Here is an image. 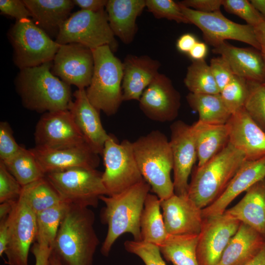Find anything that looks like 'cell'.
Listing matches in <instances>:
<instances>
[{
	"instance_id": "6da1fadb",
	"label": "cell",
	"mask_w": 265,
	"mask_h": 265,
	"mask_svg": "<svg viewBox=\"0 0 265 265\" xmlns=\"http://www.w3.org/2000/svg\"><path fill=\"white\" fill-rule=\"evenodd\" d=\"M89 208L70 204L63 217L52 251L62 265H92L99 244Z\"/></svg>"
},
{
	"instance_id": "7a4b0ae2",
	"label": "cell",
	"mask_w": 265,
	"mask_h": 265,
	"mask_svg": "<svg viewBox=\"0 0 265 265\" xmlns=\"http://www.w3.org/2000/svg\"><path fill=\"white\" fill-rule=\"evenodd\" d=\"M150 189L144 180L119 193L100 197L106 205L101 212V220L108 227L101 248L103 256H108L115 241L124 233L131 234L135 241H142L140 220Z\"/></svg>"
},
{
	"instance_id": "3957f363",
	"label": "cell",
	"mask_w": 265,
	"mask_h": 265,
	"mask_svg": "<svg viewBox=\"0 0 265 265\" xmlns=\"http://www.w3.org/2000/svg\"><path fill=\"white\" fill-rule=\"evenodd\" d=\"M52 65L53 61L20 70L15 85L26 108L44 113L68 109L70 85L52 73Z\"/></svg>"
},
{
	"instance_id": "277c9868",
	"label": "cell",
	"mask_w": 265,
	"mask_h": 265,
	"mask_svg": "<svg viewBox=\"0 0 265 265\" xmlns=\"http://www.w3.org/2000/svg\"><path fill=\"white\" fill-rule=\"evenodd\" d=\"M247 160L244 155L230 143L193 172L187 195L200 209L210 205L225 190Z\"/></svg>"
},
{
	"instance_id": "5b68a950",
	"label": "cell",
	"mask_w": 265,
	"mask_h": 265,
	"mask_svg": "<svg viewBox=\"0 0 265 265\" xmlns=\"http://www.w3.org/2000/svg\"><path fill=\"white\" fill-rule=\"evenodd\" d=\"M133 153L144 180L160 200L174 195L170 173L173 168L169 141L159 130L152 131L132 142Z\"/></svg>"
},
{
	"instance_id": "8992f818",
	"label": "cell",
	"mask_w": 265,
	"mask_h": 265,
	"mask_svg": "<svg viewBox=\"0 0 265 265\" xmlns=\"http://www.w3.org/2000/svg\"><path fill=\"white\" fill-rule=\"evenodd\" d=\"M94 67L90 85L85 89L92 105L106 115L115 114L123 102V62L109 46L92 50Z\"/></svg>"
},
{
	"instance_id": "52a82bcc",
	"label": "cell",
	"mask_w": 265,
	"mask_h": 265,
	"mask_svg": "<svg viewBox=\"0 0 265 265\" xmlns=\"http://www.w3.org/2000/svg\"><path fill=\"white\" fill-rule=\"evenodd\" d=\"M8 36L14 62L20 70L53 61L60 45L30 18L16 21Z\"/></svg>"
},
{
	"instance_id": "ba28073f",
	"label": "cell",
	"mask_w": 265,
	"mask_h": 265,
	"mask_svg": "<svg viewBox=\"0 0 265 265\" xmlns=\"http://www.w3.org/2000/svg\"><path fill=\"white\" fill-rule=\"evenodd\" d=\"M55 41L59 45L80 44L91 50L107 45L113 53L118 47L105 9L97 12L80 10L71 14L60 26Z\"/></svg>"
},
{
	"instance_id": "9c48e42d",
	"label": "cell",
	"mask_w": 265,
	"mask_h": 265,
	"mask_svg": "<svg viewBox=\"0 0 265 265\" xmlns=\"http://www.w3.org/2000/svg\"><path fill=\"white\" fill-rule=\"evenodd\" d=\"M102 175L103 172L96 169L75 167L49 172L45 176L63 201L76 206L96 208L100 197L106 195Z\"/></svg>"
},
{
	"instance_id": "30bf717a",
	"label": "cell",
	"mask_w": 265,
	"mask_h": 265,
	"mask_svg": "<svg viewBox=\"0 0 265 265\" xmlns=\"http://www.w3.org/2000/svg\"><path fill=\"white\" fill-rule=\"evenodd\" d=\"M102 155L105 168L102 180L106 195L119 193L144 180L135 159L132 142L124 139L119 143L109 134Z\"/></svg>"
},
{
	"instance_id": "8fae6325",
	"label": "cell",
	"mask_w": 265,
	"mask_h": 265,
	"mask_svg": "<svg viewBox=\"0 0 265 265\" xmlns=\"http://www.w3.org/2000/svg\"><path fill=\"white\" fill-rule=\"evenodd\" d=\"M179 4L190 24L195 25L201 30L207 44L214 48L226 40H234L249 44L260 51L253 26L231 21L220 10L203 13Z\"/></svg>"
},
{
	"instance_id": "7c38bea8",
	"label": "cell",
	"mask_w": 265,
	"mask_h": 265,
	"mask_svg": "<svg viewBox=\"0 0 265 265\" xmlns=\"http://www.w3.org/2000/svg\"><path fill=\"white\" fill-rule=\"evenodd\" d=\"M8 220L5 263L8 265H28L29 251L36 237V214L20 197L8 215Z\"/></svg>"
},
{
	"instance_id": "4fadbf2b",
	"label": "cell",
	"mask_w": 265,
	"mask_h": 265,
	"mask_svg": "<svg viewBox=\"0 0 265 265\" xmlns=\"http://www.w3.org/2000/svg\"><path fill=\"white\" fill-rule=\"evenodd\" d=\"M36 147L57 149L87 143L68 109L44 113L34 134Z\"/></svg>"
},
{
	"instance_id": "5bb4252c",
	"label": "cell",
	"mask_w": 265,
	"mask_h": 265,
	"mask_svg": "<svg viewBox=\"0 0 265 265\" xmlns=\"http://www.w3.org/2000/svg\"><path fill=\"white\" fill-rule=\"evenodd\" d=\"M240 224L225 212L204 218L196 247L199 265H217Z\"/></svg>"
},
{
	"instance_id": "9a60e30c",
	"label": "cell",
	"mask_w": 265,
	"mask_h": 265,
	"mask_svg": "<svg viewBox=\"0 0 265 265\" xmlns=\"http://www.w3.org/2000/svg\"><path fill=\"white\" fill-rule=\"evenodd\" d=\"M94 67L92 50L78 43L60 45L51 72L69 85L85 89L90 84Z\"/></svg>"
},
{
	"instance_id": "2e32d148",
	"label": "cell",
	"mask_w": 265,
	"mask_h": 265,
	"mask_svg": "<svg viewBox=\"0 0 265 265\" xmlns=\"http://www.w3.org/2000/svg\"><path fill=\"white\" fill-rule=\"evenodd\" d=\"M169 140L173 161L174 193L186 195L189 177L196 161L197 153L191 125L182 120L174 121L170 126Z\"/></svg>"
},
{
	"instance_id": "e0dca14e",
	"label": "cell",
	"mask_w": 265,
	"mask_h": 265,
	"mask_svg": "<svg viewBox=\"0 0 265 265\" xmlns=\"http://www.w3.org/2000/svg\"><path fill=\"white\" fill-rule=\"evenodd\" d=\"M139 106L149 119L159 122H170L178 115L181 95L169 78L159 73L143 91Z\"/></svg>"
},
{
	"instance_id": "ac0fdd59",
	"label": "cell",
	"mask_w": 265,
	"mask_h": 265,
	"mask_svg": "<svg viewBox=\"0 0 265 265\" xmlns=\"http://www.w3.org/2000/svg\"><path fill=\"white\" fill-rule=\"evenodd\" d=\"M160 207L168 235H199L204 219L202 209L187 195L174 194L160 200Z\"/></svg>"
},
{
	"instance_id": "d6986e66",
	"label": "cell",
	"mask_w": 265,
	"mask_h": 265,
	"mask_svg": "<svg viewBox=\"0 0 265 265\" xmlns=\"http://www.w3.org/2000/svg\"><path fill=\"white\" fill-rule=\"evenodd\" d=\"M226 124L229 143L243 153L247 160L265 157V132L253 121L244 107L232 113Z\"/></svg>"
},
{
	"instance_id": "ffe728a7",
	"label": "cell",
	"mask_w": 265,
	"mask_h": 265,
	"mask_svg": "<svg viewBox=\"0 0 265 265\" xmlns=\"http://www.w3.org/2000/svg\"><path fill=\"white\" fill-rule=\"evenodd\" d=\"M73 95L75 100L68 109L87 144L96 153L102 155L109 134L102 125L100 111L89 101L85 89H78Z\"/></svg>"
},
{
	"instance_id": "44dd1931",
	"label": "cell",
	"mask_w": 265,
	"mask_h": 265,
	"mask_svg": "<svg viewBox=\"0 0 265 265\" xmlns=\"http://www.w3.org/2000/svg\"><path fill=\"white\" fill-rule=\"evenodd\" d=\"M45 174L75 167L96 169L100 158L87 144L57 149H30Z\"/></svg>"
},
{
	"instance_id": "7402d4cb",
	"label": "cell",
	"mask_w": 265,
	"mask_h": 265,
	"mask_svg": "<svg viewBox=\"0 0 265 265\" xmlns=\"http://www.w3.org/2000/svg\"><path fill=\"white\" fill-rule=\"evenodd\" d=\"M265 178V157L255 160H246L221 195L202 209L203 218L223 214L237 196Z\"/></svg>"
},
{
	"instance_id": "603a6c76",
	"label": "cell",
	"mask_w": 265,
	"mask_h": 265,
	"mask_svg": "<svg viewBox=\"0 0 265 265\" xmlns=\"http://www.w3.org/2000/svg\"><path fill=\"white\" fill-rule=\"evenodd\" d=\"M160 62L148 55H127L123 62V101H139L143 91L159 73Z\"/></svg>"
},
{
	"instance_id": "cb8c5ba5",
	"label": "cell",
	"mask_w": 265,
	"mask_h": 265,
	"mask_svg": "<svg viewBox=\"0 0 265 265\" xmlns=\"http://www.w3.org/2000/svg\"><path fill=\"white\" fill-rule=\"evenodd\" d=\"M259 50L239 48L224 42L212 49L214 53L223 57L235 75L246 80L264 83L265 63Z\"/></svg>"
},
{
	"instance_id": "d4e9b609",
	"label": "cell",
	"mask_w": 265,
	"mask_h": 265,
	"mask_svg": "<svg viewBox=\"0 0 265 265\" xmlns=\"http://www.w3.org/2000/svg\"><path fill=\"white\" fill-rule=\"evenodd\" d=\"M146 7V0H108L106 6L114 36L125 44L133 41L137 30L136 19Z\"/></svg>"
},
{
	"instance_id": "484cf974",
	"label": "cell",
	"mask_w": 265,
	"mask_h": 265,
	"mask_svg": "<svg viewBox=\"0 0 265 265\" xmlns=\"http://www.w3.org/2000/svg\"><path fill=\"white\" fill-rule=\"evenodd\" d=\"M235 205L224 212L265 237V178L249 187Z\"/></svg>"
},
{
	"instance_id": "4316f807",
	"label": "cell",
	"mask_w": 265,
	"mask_h": 265,
	"mask_svg": "<svg viewBox=\"0 0 265 265\" xmlns=\"http://www.w3.org/2000/svg\"><path fill=\"white\" fill-rule=\"evenodd\" d=\"M265 244V237L248 225L241 223L231 238L217 265H245Z\"/></svg>"
},
{
	"instance_id": "83f0119b",
	"label": "cell",
	"mask_w": 265,
	"mask_h": 265,
	"mask_svg": "<svg viewBox=\"0 0 265 265\" xmlns=\"http://www.w3.org/2000/svg\"><path fill=\"white\" fill-rule=\"evenodd\" d=\"M32 21L49 34L56 37L63 23L71 15V0H23Z\"/></svg>"
},
{
	"instance_id": "f1b7e54d",
	"label": "cell",
	"mask_w": 265,
	"mask_h": 265,
	"mask_svg": "<svg viewBox=\"0 0 265 265\" xmlns=\"http://www.w3.org/2000/svg\"><path fill=\"white\" fill-rule=\"evenodd\" d=\"M198 158L201 166L220 152L229 142L226 124L215 125L199 120L191 125Z\"/></svg>"
},
{
	"instance_id": "f546056e",
	"label": "cell",
	"mask_w": 265,
	"mask_h": 265,
	"mask_svg": "<svg viewBox=\"0 0 265 265\" xmlns=\"http://www.w3.org/2000/svg\"><path fill=\"white\" fill-rule=\"evenodd\" d=\"M160 208V200L156 195L149 193L140 220L142 241L158 246L163 242L168 235Z\"/></svg>"
},
{
	"instance_id": "4dcf8cb0",
	"label": "cell",
	"mask_w": 265,
	"mask_h": 265,
	"mask_svg": "<svg viewBox=\"0 0 265 265\" xmlns=\"http://www.w3.org/2000/svg\"><path fill=\"white\" fill-rule=\"evenodd\" d=\"M198 235H167L159 247L173 265H199L196 254Z\"/></svg>"
},
{
	"instance_id": "1f68e13d",
	"label": "cell",
	"mask_w": 265,
	"mask_h": 265,
	"mask_svg": "<svg viewBox=\"0 0 265 265\" xmlns=\"http://www.w3.org/2000/svg\"><path fill=\"white\" fill-rule=\"evenodd\" d=\"M186 99L189 106L198 113L199 120L203 122L215 125L226 124L231 115L220 94L189 92Z\"/></svg>"
},
{
	"instance_id": "d6a6232c",
	"label": "cell",
	"mask_w": 265,
	"mask_h": 265,
	"mask_svg": "<svg viewBox=\"0 0 265 265\" xmlns=\"http://www.w3.org/2000/svg\"><path fill=\"white\" fill-rule=\"evenodd\" d=\"M20 197L36 214L63 201L46 176L23 186Z\"/></svg>"
},
{
	"instance_id": "836d02e7",
	"label": "cell",
	"mask_w": 265,
	"mask_h": 265,
	"mask_svg": "<svg viewBox=\"0 0 265 265\" xmlns=\"http://www.w3.org/2000/svg\"><path fill=\"white\" fill-rule=\"evenodd\" d=\"M2 162L22 186L45 177V174L30 149L22 147L14 156Z\"/></svg>"
},
{
	"instance_id": "e575fe53",
	"label": "cell",
	"mask_w": 265,
	"mask_h": 265,
	"mask_svg": "<svg viewBox=\"0 0 265 265\" xmlns=\"http://www.w3.org/2000/svg\"><path fill=\"white\" fill-rule=\"evenodd\" d=\"M69 205L63 201L36 214L37 243L51 247Z\"/></svg>"
},
{
	"instance_id": "d590c367",
	"label": "cell",
	"mask_w": 265,
	"mask_h": 265,
	"mask_svg": "<svg viewBox=\"0 0 265 265\" xmlns=\"http://www.w3.org/2000/svg\"><path fill=\"white\" fill-rule=\"evenodd\" d=\"M184 82L190 93L209 94L220 93L210 65L205 59L193 60L187 67Z\"/></svg>"
},
{
	"instance_id": "8d00e7d4",
	"label": "cell",
	"mask_w": 265,
	"mask_h": 265,
	"mask_svg": "<svg viewBox=\"0 0 265 265\" xmlns=\"http://www.w3.org/2000/svg\"><path fill=\"white\" fill-rule=\"evenodd\" d=\"M247 81L248 93L244 107L253 121L265 132V87L263 83Z\"/></svg>"
},
{
	"instance_id": "74e56055",
	"label": "cell",
	"mask_w": 265,
	"mask_h": 265,
	"mask_svg": "<svg viewBox=\"0 0 265 265\" xmlns=\"http://www.w3.org/2000/svg\"><path fill=\"white\" fill-rule=\"evenodd\" d=\"M248 93L247 80L235 75L219 94L224 104L232 114L244 107Z\"/></svg>"
},
{
	"instance_id": "f35d334b",
	"label": "cell",
	"mask_w": 265,
	"mask_h": 265,
	"mask_svg": "<svg viewBox=\"0 0 265 265\" xmlns=\"http://www.w3.org/2000/svg\"><path fill=\"white\" fill-rule=\"evenodd\" d=\"M146 7L157 19H166L178 23L190 24L178 2L173 0H146Z\"/></svg>"
},
{
	"instance_id": "ab89813d",
	"label": "cell",
	"mask_w": 265,
	"mask_h": 265,
	"mask_svg": "<svg viewBox=\"0 0 265 265\" xmlns=\"http://www.w3.org/2000/svg\"><path fill=\"white\" fill-rule=\"evenodd\" d=\"M222 6L226 12L238 16L253 27L265 21L250 0H222Z\"/></svg>"
},
{
	"instance_id": "60d3db41",
	"label": "cell",
	"mask_w": 265,
	"mask_h": 265,
	"mask_svg": "<svg viewBox=\"0 0 265 265\" xmlns=\"http://www.w3.org/2000/svg\"><path fill=\"white\" fill-rule=\"evenodd\" d=\"M125 249L139 257L145 265H166L158 246L143 241L127 240Z\"/></svg>"
},
{
	"instance_id": "b9f144b4",
	"label": "cell",
	"mask_w": 265,
	"mask_h": 265,
	"mask_svg": "<svg viewBox=\"0 0 265 265\" xmlns=\"http://www.w3.org/2000/svg\"><path fill=\"white\" fill-rule=\"evenodd\" d=\"M23 186L9 172L0 160V203L17 200L21 194Z\"/></svg>"
},
{
	"instance_id": "7bdbcfd3",
	"label": "cell",
	"mask_w": 265,
	"mask_h": 265,
	"mask_svg": "<svg viewBox=\"0 0 265 265\" xmlns=\"http://www.w3.org/2000/svg\"><path fill=\"white\" fill-rule=\"evenodd\" d=\"M22 148L15 141L10 125L6 121L0 123V160H7Z\"/></svg>"
},
{
	"instance_id": "ee69618b",
	"label": "cell",
	"mask_w": 265,
	"mask_h": 265,
	"mask_svg": "<svg viewBox=\"0 0 265 265\" xmlns=\"http://www.w3.org/2000/svg\"><path fill=\"white\" fill-rule=\"evenodd\" d=\"M209 65L220 92L232 80L235 74L227 61L222 56L212 58Z\"/></svg>"
},
{
	"instance_id": "f6af8a7d",
	"label": "cell",
	"mask_w": 265,
	"mask_h": 265,
	"mask_svg": "<svg viewBox=\"0 0 265 265\" xmlns=\"http://www.w3.org/2000/svg\"><path fill=\"white\" fill-rule=\"evenodd\" d=\"M0 10L1 13L15 18L16 21L31 17L23 0H0Z\"/></svg>"
},
{
	"instance_id": "bcb514c9",
	"label": "cell",
	"mask_w": 265,
	"mask_h": 265,
	"mask_svg": "<svg viewBox=\"0 0 265 265\" xmlns=\"http://www.w3.org/2000/svg\"><path fill=\"white\" fill-rule=\"evenodd\" d=\"M181 5L203 13L213 12L220 10L222 0H184L179 1Z\"/></svg>"
},
{
	"instance_id": "7dc6e473",
	"label": "cell",
	"mask_w": 265,
	"mask_h": 265,
	"mask_svg": "<svg viewBox=\"0 0 265 265\" xmlns=\"http://www.w3.org/2000/svg\"><path fill=\"white\" fill-rule=\"evenodd\" d=\"M30 251L35 257V265H50L52 248L36 242L31 248Z\"/></svg>"
},
{
	"instance_id": "c3c4849f",
	"label": "cell",
	"mask_w": 265,
	"mask_h": 265,
	"mask_svg": "<svg viewBox=\"0 0 265 265\" xmlns=\"http://www.w3.org/2000/svg\"><path fill=\"white\" fill-rule=\"evenodd\" d=\"M81 10L97 12L105 9L107 0H73Z\"/></svg>"
},
{
	"instance_id": "681fc988",
	"label": "cell",
	"mask_w": 265,
	"mask_h": 265,
	"mask_svg": "<svg viewBox=\"0 0 265 265\" xmlns=\"http://www.w3.org/2000/svg\"><path fill=\"white\" fill-rule=\"evenodd\" d=\"M197 42L196 37L193 34L186 33L178 38L176 43V47L180 52L188 53Z\"/></svg>"
},
{
	"instance_id": "f907efd6",
	"label": "cell",
	"mask_w": 265,
	"mask_h": 265,
	"mask_svg": "<svg viewBox=\"0 0 265 265\" xmlns=\"http://www.w3.org/2000/svg\"><path fill=\"white\" fill-rule=\"evenodd\" d=\"M8 238V216L0 219V256L4 254Z\"/></svg>"
},
{
	"instance_id": "816d5d0a",
	"label": "cell",
	"mask_w": 265,
	"mask_h": 265,
	"mask_svg": "<svg viewBox=\"0 0 265 265\" xmlns=\"http://www.w3.org/2000/svg\"><path fill=\"white\" fill-rule=\"evenodd\" d=\"M207 53L208 47L206 44L198 41L188 54L193 60H201L205 59Z\"/></svg>"
},
{
	"instance_id": "f5cc1de1",
	"label": "cell",
	"mask_w": 265,
	"mask_h": 265,
	"mask_svg": "<svg viewBox=\"0 0 265 265\" xmlns=\"http://www.w3.org/2000/svg\"><path fill=\"white\" fill-rule=\"evenodd\" d=\"M254 28L260 46V52L265 63V21L254 26Z\"/></svg>"
},
{
	"instance_id": "db71d44e",
	"label": "cell",
	"mask_w": 265,
	"mask_h": 265,
	"mask_svg": "<svg viewBox=\"0 0 265 265\" xmlns=\"http://www.w3.org/2000/svg\"><path fill=\"white\" fill-rule=\"evenodd\" d=\"M17 200L5 201L0 204V219L6 218L12 211Z\"/></svg>"
},
{
	"instance_id": "11a10c76",
	"label": "cell",
	"mask_w": 265,
	"mask_h": 265,
	"mask_svg": "<svg viewBox=\"0 0 265 265\" xmlns=\"http://www.w3.org/2000/svg\"><path fill=\"white\" fill-rule=\"evenodd\" d=\"M245 265H265V244L261 251Z\"/></svg>"
},
{
	"instance_id": "9f6ffc18",
	"label": "cell",
	"mask_w": 265,
	"mask_h": 265,
	"mask_svg": "<svg viewBox=\"0 0 265 265\" xmlns=\"http://www.w3.org/2000/svg\"><path fill=\"white\" fill-rule=\"evenodd\" d=\"M253 6L265 19V0H250Z\"/></svg>"
},
{
	"instance_id": "6f0895ef",
	"label": "cell",
	"mask_w": 265,
	"mask_h": 265,
	"mask_svg": "<svg viewBox=\"0 0 265 265\" xmlns=\"http://www.w3.org/2000/svg\"><path fill=\"white\" fill-rule=\"evenodd\" d=\"M50 265H62L57 257L52 251L50 257Z\"/></svg>"
},
{
	"instance_id": "680465c9",
	"label": "cell",
	"mask_w": 265,
	"mask_h": 265,
	"mask_svg": "<svg viewBox=\"0 0 265 265\" xmlns=\"http://www.w3.org/2000/svg\"><path fill=\"white\" fill-rule=\"evenodd\" d=\"M264 86L265 87V82L263 83Z\"/></svg>"
}]
</instances>
